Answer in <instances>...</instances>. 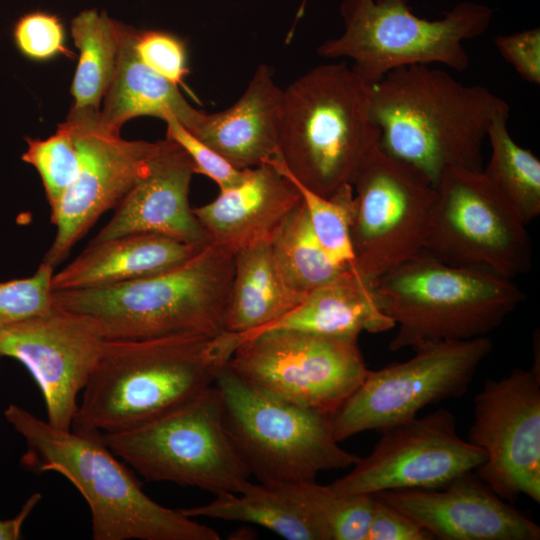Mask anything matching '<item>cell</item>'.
Masks as SVG:
<instances>
[{
	"label": "cell",
	"mask_w": 540,
	"mask_h": 540,
	"mask_svg": "<svg viewBox=\"0 0 540 540\" xmlns=\"http://www.w3.org/2000/svg\"><path fill=\"white\" fill-rule=\"evenodd\" d=\"M371 111L379 147L435 186L447 167L482 171L490 125L510 106L484 86L417 64L396 68L372 84Z\"/></svg>",
	"instance_id": "1"
},
{
	"label": "cell",
	"mask_w": 540,
	"mask_h": 540,
	"mask_svg": "<svg viewBox=\"0 0 540 540\" xmlns=\"http://www.w3.org/2000/svg\"><path fill=\"white\" fill-rule=\"evenodd\" d=\"M238 334L105 340L72 430L114 433L152 420L213 386Z\"/></svg>",
	"instance_id": "2"
},
{
	"label": "cell",
	"mask_w": 540,
	"mask_h": 540,
	"mask_svg": "<svg viewBox=\"0 0 540 540\" xmlns=\"http://www.w3.org/2000/svg\"><path fill=\"white\" fill-rule=\"evenodd\" d=\"M4 416L25 441L21 465L56 472L80 492L94 540H220L213 528L151 499L102 433L58 429L15 404Z\"/></svg>",
	"instance_id": "3"
},
{
	"label": "cell",
	"mask_w": 540,
	"mask_h": 540,
	"mask_svg": "<svg viewBox=\"0 0 540 540\" xmlns=\"http://www.w3.org/2000/svg\"><path fill=\"white\" fill-rule=\"evenodd\" d=\"M235 253L209 242L182 263L127 282L52 292L53 306L93 319L106 340L223 332Z\"/></svg>",
	"instance_id": "4"
},
{
	"label": "cell",
	"mask_w": 540,
	"mask_h": 540,
	"mask_svg": "<svg viewBox=\"0 0 540 540\" xmlns=\"http://www.w3.org/2000/svg\"><path fill=\"white\" fill-rule=\"evenodd\" d=\"M372 84L345 62L316 66L283 90L277 158L308 189L331 197L379 145Z\"/></svg>",
	"instance_id": "5"
},
{
	"label": "cell",
	"mask_w": 540,
	"mask_h": 540,
	"mask_svg": "<svg viewBox=\"0 0 540 540\" xmlns=\"http://www.w3.org/2000/svg\"><path fill=\"white\" fill-rule=\"evenodd\" d=\"M397 331L392 351L487 336L525 300L511 278L444 262L422 250L372 286Z\"/></svg>",
	"instance_id": "6"
},
{
	"label": "cell",
	"mask_w": 540,
	"mask_h": 540,
	"mask_svg": "<svg viewBox=\"0 0 540 540\" xmlns=\"http://www.w3.org/2000/svg\"><path fill=\"white\" fill-rule=\"evenodd\" d=\"M493 13L485 4L463 1L428 20L413 13L409 0H342L343 32L320 44L317 53L351 59L370 84L409 65L441 64L461 72L469 66L464 42L482 35Z\"/></svg>",
	"instance_id": "7"
},
{
	"label": "cell",
	"mask_w": 540,
	"mask_h": 540,
	"mask_svg": "<svg viewBox=\"0 0 540 540\" xmlns=\"http://www.w3.org/2000/svg\"><path fill=\"white\" fill-rule=\"evenodd\" d=\"M106 446L144 479L237 493L251 471L233 442L215 385L133 428L102 434Z\"/></svg>",
	"instance_id": "8"
},
{
	"label": "cell",
	"mask_w": 540,
	"mask_h": 540,
	"mask_svg": "<svg viewBox=\"0 0 540 540\" xmlns=\"http://www.w3.org/2000/svg\"><path fill=\"white\" fill-rule=\"evenodd\" d=\"M214 385L227 430L260 483L313 481L322 471L348 468L359 460L334 438L331 416L264 394L227 364Z\"/></svg>",
	"instance_id": "9"
},
{
	"label": "cell",
	"mask_w": 540,
	"mask_h": 540,
	"mask_svg": "<svg viewBox=\"0 0 540 540\" xmlns=\"http://www.w3.org/2000/svg\"><path fill=\"white\" fill-rule=\"evenodd\" d=\"M227 365L254 389L329 416L369 372L358 337L289 329L240 337Z\"/></svg>",
	"instance_id": "10"
},
{
	"label": "cell",
	"mask_w": 540,
	"mask_h": 540,
	"mask_svg": "<svg viewBox=\"0 0 540 540\" xmlns=\"http://www.w3.org/2000/svg\"><path fill=\"white\" fill-rule=\"evenodd\" d=\"M352 186L355 271L372 287L384 273L424 249L436 188L424 173L379 145L362 163Z\"/></svg>",
	"instance_id": "11"
},
{
	"label": "cell",
	"mask_w": 540,
	"mask_h": 540,
	"mask_svg": "<svg viewBox=\"0 0 540 540\" xmlns=\"http://www.w3.org/2000/svg\"><path fill=\"white\" fill-rule=\"evenodd\" d=\"M435 188L423 250L450 264L511 279L529 272L532 247L527 224L482 171L447 167Z\"/></svg>",
	"instance_id": "12"
},
{
	"label": "cell",
	"mask_w": 540,
	"mask_h": 540,
	"mask_svg": "<svg viewBox=\"0 0 540 540\" xmlns=\"http://www.w3.org/2000/svg\"><path fill=\"white\" fill-rule=\"evenodd\" d=\"M491 349L488 336L428 343L406 361L369 370L331 416L334 438L341 442L364 431L380 432L428 405L461 397Z\"/></svg>",
	"instance_id": "13"
},
{
	"label": "cell",
	"mask_w": 540,
	"mask_h": 540,
	"mask_svg": "<svg viewBox=\"0 0 540 540\" xmlns=\"http://www.w3.org/2000/svg\"><path fill=\"white\" fill-rule=\"evenodd\" d=\"M533 335L531 369L486 380L474 397L467 441L485 453L474 473L500 498L520 494L540 503V343Z\"/></svg>",
	"instance_id": "14"
},
{
	"label": "cell",
	"mask_w": 540,
	"mask_h": 540,
	"mask_svg": "<svg viewBox=\"0 0 540 540\" xmlns=\"http://www.w3.org/2000/svg\"><path fill=\"white\" fill-rule=\"evenodd\" d=\"M379 433L372 452L328 485L333 493L439 489L485 461L483 450L458 435L456 419L446 409L398 422Z\"/></svg>",
	"instance_id": "15"
},
{
	"label": "cell",
	"mask_w": 540,
	"mask_h": 540,
	"mask_svg": "<svg viewBox=\"0 0 540 540\" xmlns=\"http://www.w3.org/2000/svg\"><path fill=\"white\" fill-rule=\"evenodd\" d=\"M66 121L78 143L80 167L73 184L50 209L56 234L42 262L54 269L98 218L146 174L161 144V140L122 139L102 124L100 110L71 107Z\"/></svg>",
	"instance_id": "16"
},
{
	"label": "cell",
	"mask_w": 540,
	"mask_h": 540,
	"mask_svg": "<svg viewBox=\"0 0 540 540\" xmlns=\"http://www.w3.org/2000/svg\"><path fill=\"white\" fill-rule=\"evenodd\" d=\"M106 339L97 323L53 306L0 327V356L20 362L38 385L47 422L70 430L82 393Z\"/></svg>",
	"instance_id": "17"
},
{
	"label": "cell",
	"mask_w": 540,
	"mask_h": 540,
	"mask_svg": "<svg viewBox=\"0 0 540 540\" xmlns=\"http://www.w3.org/2000/svg\"><path fill=\"white\" fill-rule=\"evenodd\" d=\"M440 540H539L540 527L506 504L474 473L439 489L375 494Z\"/></svg>",
	"instance_id": "18"
},
{
	"label": "cell",
	"mask_w": 540,
	"mask_h": 540,
	"mask_svg": "<svg viewBox=\"0 0 540 540\" xmlns=\"http://www.w3.org/2000/svg\"><path fill=\"white\" fill-rule=\"evenodd\" d=\"M194 174L186 152L170 139L161 140L146 174L116 204L114 214L91 243L139 233L193 245L209 243L189 203Z\"/></svg>",
	"instance_id": "19"
},
{
	"label": "cell",
	"mask_w": 540,
	"mask_h": 540,
	"mask_svg": "<svg viewBox=\"0 0 540 540\" xmlns=\"http://www.w3.org/2000/svg\"><path fill=\"white\" fill-rule=\"evenodd\" d=\"M294 184L268 162L247 168L237 185L193 208L210 242L237 251L272 237L300 205Z\"/></svg>",
	"instance_id": "20"
},
{
	"label": "cell",
	"mask_w": 540,
	"mask_h": 540,
	"mask_svg": "<svg viewBox=\"0 0 540 540\" xmlns=\"http://www.w3.org/2000/svg\"><path fill=\"white\" fill-rule=\"evenodd\" d=\"M328 485L315 480L253 484L237 493L216 495L207 504L181 509L191 518H211L259 525L288 540H331Z\"/></svg>",
	"instance_id": "21"
},
{
	"label": "cell",
	"mask_w": 540,
	"mask_h": 540,
	"mask_svg": "<svg viewBox=\"0 0 540 540\" xmlns=\"http://www.w3.org/2000/svg\"><path fill=\"white\" fill-rule=\"evenodd\" d=\"M283 90L260 64L230 107L205 113L193 133L238 169L256 167L279 154Z\"/></svg>",
	"instance_id": "22"
},
{
	"label": "cell",
	"mask_w": 540,
	"mask_h": 540,
	"mask_svg": "<svg viewBox=\"0 0 540 540\" xmlns=\"http://www.w3.org/2000/svg\"><path fill=\"white\" fill-rule=\"evenodd\" d=\"M205 245L149 233L90 243L77 258L53 274L52 291L109 286L159 273L187 260Z\"/></svg>",
	"instance_id": "23"
},
{
	"label": "cell",
	"mask_w": 540,
	"mask_h": 540,
	"mask_svg": "<svg viewBox=\"0 0 540 540\" xmlns=\"http://www.w3.org/2000/svg\"><path fill=\"white\" fill-rule=\"evenodd\" d=\"M120 49L114 77L103 98L100 110L102 124L120 133L122 125L132 118L152 116L163 121L173 116L190 132H194L205 113L191 106L178 86L169 82L137 56L134 30L119 24Z\"/></svg>",
	"instance_id": "24"
},
{
	"label": "cell",
	"mask_w": 540,
	"mask_h": 540,
	"mask_svg": "<svg viewBox=\"0 0 540 540\" xmlns=\"http://www.w3.org/2000/svg\"><path fill=\"white\" fill-rule=\"evenodd\" d=\"M394 327V322L381 310L373 288L351 272L313 291L275 322L240 337L273 329H289L359 338L363 331L379 333Z\"/></svg>",
	"instance_id": "25"
},
{
	"label": "cell",
	"mask_w": 540,
	"mask_h": 540,
	"mask_svg": "<svg viewBox=\"0 0 540 540\" xmlns=\"http://www.w3.org/2000/svg\"><path fill=\"white\" fill-rule=\"evenodd\" d=\"M304 299L283 278L270 242L243 248L234 257L224 329L238 335L254 333L292 311Z\"/></svg>",
	"instance_id": "26"
},
{
	"label": "cell",
	"mask_w": 540,
	"mask_h": 540,
	"mask_svg": "<svg viewBox=\"0 0 540 540\" xmlns=\"http://www.w3.org/2000/svg\"><path fill=\"white\" fill-rule=\"evenodd\" d=\"M119 24L105 11L96 9L84 10L71 21V36L79 50L70 90L72 108L100 110L118 63Z\"/></svg>",
	"instance_id": "27"
},
{
	"label": "cell",
	"mask_w": 540,
	"mask_h": 540,
	"mask_svg": "<svg viewBox=\"0 0 540 540\" xmlns=\"http://www.w3.org/2000/svg\"><path fill=\"white\" fill-rule=\"evenodd\" d=\"M270 245L286 283L305 298L354 272L327 255L311 227L302 200L276 231Z\"/></svg>",
	"instance_id": "28"
},
{
	"label": "cell",
	"mask_w": 540,
	"mask_h": 540,
	"mask_svg": "<svg viewBox=\"0 0 540 540\" xmlns=\"http://www.w3.org/2000/svg\"><path fill=\"white\" fill-rule=\"evenodd\" d=\"M509 113L497 115L490 125L491 155L482 172L528 225L540 214V160L512 138Z\"/></svg>",
	"instance_id": "29"
},
{
	"label": "cell",
	"mask_w": 540,
	"mask_h": 540,
	"mask_svg": "<svg viewBox=\"0 0 540 540\" xmlns=\"http://www.w3.org/2000/svg\"><path fill=\"white\" fill-rule=\"evenodd\" d=\"M266 162L286 176L298 190L311 227L331 260L352 269L356 273L350 239L354 198L353 186L350 184L345 185L331 197H324L294 179L284 169L277 156Z\"/></svg>",
	"instance_id": "30"
},
{
	"label": "cell",
	"mask_w": 540,
	"mask_h": 540,
	"mask_svg": "<svg viewBox=\"0 0 540 540\" xmlns=\"http://www.w3.org/2000/svg\"><path fill=\"white\" fill-rule=\"evenodd\" d=\"M27 149L21 159L39 173L50 209L62 199L75 181L80 167V151L68 121L58 126L47 139L26 138Z\"/></svg>",
	"instance_id": "31"
},
{
	"label": "cell",
	"mask_w": 540,
	"mask_h": 540,
	"mask_svg": "<svg viewBox=\"0 0 540 540\" xmlns=\"http://www.w3.org/2000/svg\"><path fill=\"white\" fill-rule=\"evenodd\" d=\"M53 274L42 262L32 276L0 283V327L50 310Z\"/></svg>",
	"instance_id": "32"
},
{
	"label": "cell",
	"mask_w": 540,
	"mask_h": 540,
	"mask_svg": "<svg viewBox=\"0 0 540 540\" xmlns=\"http://www.w3.org/2000/svg\"><path fill=\"white\" fill-rule=\"evenodd\" d=\"M18 50L32 61H48L74 54L66 46L62 20L44 11L29 12L18 19L13 30Z\"/></svg>",
	"instance_id": "33"
},
{
	"label": "cell",
	"mask_w": 540,
	"mask_h": 540,
	"mask_svg": "<svg viewBox=\"0 0 540 540\" xmlns=\"http://www.w3.org/2000/svg\"><path fill=\"white\" fill-rule=\"evenodd\" d=\"M134 49L138 58L154 72L176 86H184L189 73L185 42L162 30H134Z\"/></svg>",
	"instance_id": "34"
},
{
	"label": "cell",
	"mask_w": 540,
	"mask_h": 540,
	"mask_svg": "<svg viewBox=\"0 0 540 540\" xmlns=\"http://www.w3.org/2000/svg\"><path fill=\"white\" fill-rule=\"evenodd\" d=\"M166 122V138L177 143L190 158L194 173L207 176L214 181L220 190L240 183L246 169H238L215 150L206 145L175 117L170 116Z\"/></svg>",
	"instance_id": "35"
},
{
	"label": "cell",
	"mask_w": 540,
	"mask_h": 540,
	"mask_svg": "<svg viewBox=\"0 0 540 540\" xmlns=\"http://www.w3.org/2000/svg\"><path fill=\"white\" fill-rule=\"evenodd\" d=\"M374 494L336 495L328 511L331 540H366L373 509Z\"/></svg>",
	"instance_id": "36"
},
{
	"label": "cell",
	"mask_w": 540,
	"mask_h": 540,
	"mask_svg": "<svg viewBox=\"0 0 540 540\" xmlns=\"http://www.w3.org/2000/svg\"><path fill=\"white\" fill-rule=\"evenodd\" d=\"M494 45L502 58L527 82L540 84V29L499 35Z\"/></svg>",
	"instance_id": "37"
},
{
	"label": "cell",
	"mask_w": 540,
	"mask_h": 540,
	"mask_svg": "<svg viewBox=\"0 0 540 540\" xmlns=\"http://www.w3.org/2000/svg\"><path fill=\"white\" fill-rule=\"evenodd\" d=\"M433 539V535L417 521L375 495L373 515L366 540Z\"/></svg>",
	"instance_id": "38"
},
{
	"label": "cell",
	"mask_w": 540,
	"mask_h": 540,
	"mask_svg": "<svg viewBox=\"0 0 540 540\" xmlns=\"http://www.w3.org/2000/svg\"><path fill=\"white\" fill-rule=\"evenodd\" d=\"M41 498L42 496L40 493H33L29 496L15 517L6 520L0 519V540H18L22 538V527L24 522L38 505Z\"/></svg>",
	"instance_id": "39"
}]
</instances>
